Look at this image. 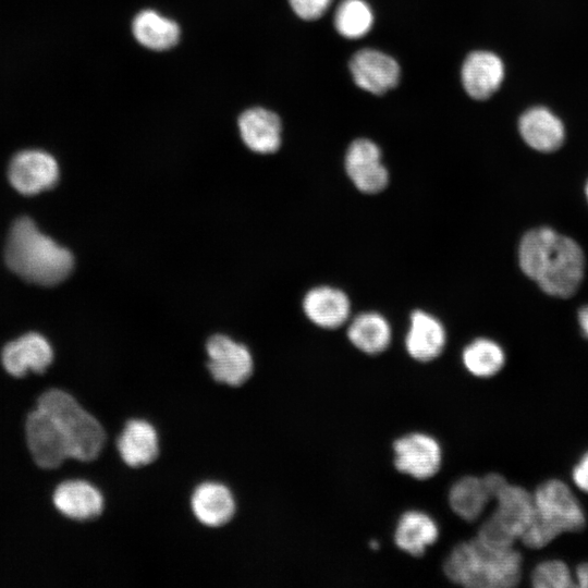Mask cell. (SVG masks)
I'll return each mask as SVG.
<instances>
[{
	"instance_id": "6da1fadb",
	"label": "cell",
	"mask_w": 588,
	"mask_h": 588,
	"mask_svg": "<svg viewBox=\"0 0 588 588\" xmlns=\"http://www.w3.org/2000/svg\"><path fill=\"white\" fill-rule=\"evenodd\" d=\"M523 273L553 297L568 298L579 289L586 259L580 245L552 228L528 230L518 245Z\"/></svg>"
},
{
	"instance_id": "7a4b0ae2",
	"label": "cell",
	"mask_w": 588,
	"mask_h": 588,
	"mask_svg": "<svg viewBox=\"0 0 588 588\" xmlns=\"http://www.w3.org/2000/svg\"><path fill=\"white\" fill-rule=\"evenodd\" d=\"M522 566L514 547H494L475 536L450 549L441 572L450 583L465 588H512L522 579Z\"/></svg>"
},
{
	"instance_id": "3957f363",
	"label": "cell",
	"mask_w": 588,
	"mask_h": 588,
	"mask_svg": "<svg viewBox=\"0 0 588 588\" xmlns=\"http://www.w3.org/2000/svg\"><path fill=\"white\" fill-rule=\"evenodd\" d=\"M5 262L25 281L51 286L69 277L74 259L69 249L42 234L30 218L21 217L10 230Z\"/></svg>"
},
{
	"instance_id": "277c9868",
	"label": "cell",
	"mask_w": 588,
	"mask_h": 588,
	"mask_svg": "<svg viewBox=\"0 0 588 588\" xmlns=\"http://www.w3.org/2000/svg\"><path fill=\"white\" fill-rule=\"evenodd\" d=\"M532 497L534 516L520 538L525 547L541 549L564 532H577L585 528L584 509L562 480L541 482Z\"/></svg>"
},
{
	"instance_id": "5b68a950",
	"label": "cell",
	"mask_w": 588,
	"mask_h": 588,
	"mask_svg": "<svg viewBox=\"0 0 588 588\" xmlns=\"http://www.w3.org/2000/svg\"><path fill=\"white\" fill-rule=\"evenodd\" d=\"M36 406L48 413L62 429L70 458L90 462L98 457L106 442L105 429L73 394L61 388H47L37 396Z\"/></svg>"
},
{
	"instance_id": "8992f818",
	"label": "cell",
	"mask_w": 588,
	"mask_h": 588,
	"mask_svg": "<svg viewBox=\"0 0 588 588\" xmlns=\"http://www.w3.org/2000/svg\"><path fill=\"white\" fill-rule=\"evenodd\" d=\"M492 501L495 502L494 510L481 523L476 537L494 547H514L532 519V493L507 481L495 492Z\"/></svg>"
},
{
	"instance_id": "52a82bcc",
	"label": "cell",
	"mask_w": 588,
	"mask_h": 588,
	"mask_svg": "<svg viewBox=\"0 0 588 588\" xmlns=\"http://www.w3.org/2000/svg\"><path fill=\"white\" fill-rule=\"evenodd\" d=\"M391 452L393 469L419 482L432 479L443 467L444 449L430 432H404L391 442Z\"/></svg>"
},
{
	"instance_id": "ba28073f",
	"label": "cell",
	"mask_w": 588,
	"mask_h": 588,
	"mask_svg": "<svg viewBox=\"0 0 588 588\" xmlns=\"http://www.w3.org/2000/svg\"><path fill=\"white\" fill-rule=\"evenodd\" d=\"M24 441L34 465L42 471L56 470L70 458L66 438L58 422L35 406L24 420Z\"/></svg>"
},
{
	"instance_id": "9c48e42d",
	"label": "cell",
	"mask_w": 588,
	"mask_h": 588,
	"mask_svg": "<svg viewBox=\"0 0 588 588\" xmlns=\"http://www.w3.org/2000/svg\"><path fill=\"white\" fill-rule=\"evenodd\" d=\"M54 353L49 341L37 332L25 333L5 343L0 352V364L4 372L14 379H24L28 373L44 375L51 366Z\"/></svg>"
},
{
	"instance_id": "30bf717a",
	"label": "cell",
	"mask_w": 588,
	"mask_h": 588,
	"mask_svg": "<svg viewBox=\"0 0 588 588\" xmlns=\"http://www.w3.org/2000/svg\"><path fill=\"white\" fill-rule=\"evenodd\" d=\"M8 177L20 194L36 195L54 187L59 180V166L47 151L25 149L11 159Z\"/></svg>"
},
{
	"instance_id": "8fae6325",
	"label": "cell",
	"mask_w": 588,
	"mask_h": 588,
	"mask_svg": "<svg viewBox=\"0 0 588 588\" xmlns=\"http://www.w3.org/2000/svg\"><path fill=\"white\" fill-rule=\"evenodd\" d=\"M207 367L212 378L221 383L238 387L245 383L254 370L249 350L226 335H212L206 345Z\"/></svg>"
},
{
	"instance_id": "7c38bea8",
	"label": "cell",
	"mask_w": 588,
	"mask_h": 588,
	"mask_svg": "<svg viewBox=\"0 0 588 588\" xmlns=\"http://www.w3.org/2000/svg\"><path fill=\"white\" fill-rule=\"evenodd\" d=\"M440 526L427 512L408 509L400 513L392 531L395 548L412 559L422 558L440 539Z\"/></svg>"
},
{
	"instance_id": "4fadbf2b",
	"label": "cell",
	"mask_w": 588,
	"mask_h": 588,
	"mask_svg": "<svg viewBox=\"0 0 588 588\" xmlns=\"http://www.w3.org/2000/svg\"><path fill=\"white\" fill-rule=\"evenodd\" d=\"M345 170L354 185L366 194H377L389 183V173L381 162L380 148L366 138L351 143L345 155Z\"/></svg>"
},
{
	"instance_id": "5bb4252c",
	"label": "cell",
	"mask_w": 588,
	"mask_h": 588,
	"mask_svg": "<svg viewBox=\"0 0 588 588\" xmlns=\"http://www.w3.org/2000/svg\"><path fill=\"white\" fill-rule=\"evenodd\" d=\"M350 70L356 85L375 95L395 87L400 78L397 62L376 49L357 51L350 61Z\"/></svg>"
},
{
	"instance_id": "9a60e30c",
	"label": "cell",
	"mask_w": 588,
	"mask_h": 588,
	"mask_svg": "<svg viewBox=\"0 0 588 588\" xmlns=\"http://www.w3.org/2000/svg\"><path fill=\"white\" fill-rule=\"evenodd\" d=\"M50 501L60 515L77 522L94 519L103 510L100 491L82 479H69L57 485Z\"/></svg>"
},
{
	"instance_id": "2e32d148",
	"label": "cell",
	"mask_w": 588,
	"mask_h": 588,
	"mask_svg": "<svg viewBox=\"0 0 588 588\" xmlns=\"http://www.w3.org/2000/svg\"><path fill=\"white\" fill-rule=\"evenodd\" d=\"M446 345V332L436 317L415 310L409 318L405 338L407 354L418 363H430L440 357Z\"/></svg>"
},
{
	"instance_id": "e0dca14e",
	"label": "cell",
	"mask_w": 588,
	"mask_h": 588,
	"mask_svg": "<svg viewBox=\"0 0 588 588\" xmlns=\"http://www.w3.org/2000/svg\"><path fill=\"white\" fill-rule=\"evenodd\" d=\"M462 84L474 99L483 100L499 89L504 77L502 60L490 51H474L462 66Z\"/></svg>"
},
{
	"instance_id": "ac0fdd59",
	"label": "cell",
	"mask_w": 588,
	"mask_h": 588,
	"mask_svg": "<svg viewBox=\"0 0 588 588\" xmlns=\"http://www.w3.org/2000/svg\"><path fill=\"white\" fill-rule=\"evenodd\" d=\"M303 309L314 324L323 329H336L348 319L351 304L343 291L331 286H317L305 295Z\"/></svg>"
},
{
	"instance_id": "d6986e66",
	"label": "cell",
	"mask_w": 588,
	"mask_h": 588,
	"mask_svg": "<svg viewBox=\"0 0 588 588\" xmlns=\"http://www.w3.org/2000/svg\"><path fill=\"white\" fill-rule=\"evenodd\" d=\"M524 142L532 149L552 152L559 149L565 137L561 120L543 107H535L524 112L518 122Z\"/></svg>"
},
{
	"instance_id": "ffe728a7",
	"label": "cell",
	"mask_w": 588,
	"mask_h": 588,
	"mask_svg": "<svg viewBox=\"0 0 588 588\" xmlns=\"http://www.w3.org/2000/svg\"><path fill=\"white\" fill-rule=\"evenodd\" d=\"M238 128L244 144L253 151L271 154L281 145V121L264 108H252L238 118Z\"/></svg>"
},
{
	"instance_id": "44dd1931",
	"label": "cell",
	"mask_w": 588,
	"mask_h": 588,
	"mask_svg": "<svg viewBox=\"0 0 588 588\" xmlns=\"http://www.w3.org/2000/svg\"><path fill=\"white\" fill-rule=\"evenodd\" d=\"M117 446L122 461L131 467L152 463L159 454V440L155 427L143 419L127 421Z\"/></svg>"
},
{
	"instance_id": "7402d4cb",
	"label": "cell",
	"mask_w": 588,
	"mask_h": 588,
	"mask_svg": "<svg viewBox=\"0 0 588 588\" xmlns=\"http://www.w3.org/2000/svg\"><path fill=\"white\" fill-rule=\"evenodd\" d=\"M446 498L450 511L466 523L478 520L492 501L482 476L470 474L452 482Z\"/></svg>"
},
{
	"instance_id": "603a6c76",
	"label": "cell",
	"mask_w": 588,
	"mask_h": 588,
	"mask_svg": "<svg viewBox=\"0 0 588 588\" xmlns=\"http://www.w3.org/2000/svg\"><path fill=\"white\" fill-rule=\"evenodd\" d=\"M191 509L203 525L220 527L233 517L235 502L231 491L224 485L204 482L194 490Z\"/></svg>"
},
{
	"instance_id": "cb8c5ba5",
	"label": "cell",
	"mask_w": 588,
	"mask_h": 588,
	"mask_svg": "<svg viewBox=\"0 0 588 588\" xmlns=\"http://www.w3.org/2000/svg\"><path fill=\"white\" fill-rule=\"evenodd\" d=\"M351 344L366 355H379L388 350L392 331L388 320L378 313H364L354 318L347 329Z\"/></svg>"
},
{
	"instance_id": "d4e9b609",
	"label": "cell",
	"mask_w": 588,
	"mask_h": 588,
	"mask_svg": "<svg viewBox=\"0 0 588 588\" xmlns=\"http://www.w3.org/2000/svg\"><path fill=\"white\" fill-rule=\"evenodd\" d=\"M132 30L135 39L151 50H167L180 38L179 25L154 10L140 11L134 19Z\"/></svg>"
},
{
	"instance_id": "484cf974",
	"label": "cell",
	"mask_w": 588,
	"mask_h": 588,
	"mask_svg": "<svg viewBox=\"0 0 588 588\" xmlns=\"http://www.w3.org/2000/svg\"><path fill=\"white\" fill-rule=\"evenodd\" d=\"M462 363L471 376L488 379L502 370L505 364V353L501 345L493 340L477 338L464 347Z\"/></svg>"
},
{
	"instance_id": "4316f807",
	"label": "cell",
	"mask_w": 588,
	"mask_h": 588,
	"mask_svg": "<svg viewBox=\"0 0 588 588\" xmlns=\"http://www.w3.org/2000/svg\"><path fill=\"white\" fill-rule=\"evenodd\" d=\"M371 8L364 0H343L334 14V26L339 34L348 39L365 36L372 26Z\"/></svg>"
},
{
	"instance_id": "83f0119b",
	"label": "cell",
	"mask_w": 588,
	"mask_h": 588,
	"mask_svg": "<svg viewBox=\"0 0 588 588\" xmlns=\"http://www.w3.org/2000/svg\"><path fill=\"white\" fill-rule=\"evenodd\" d=\"M535 588H572L576 587L574 575L565 562L548 560L539 563L531 573Z\"/></svg>"
},
{
	"instance_id": "f1b7e54d",
	"label": "cell",
	"mask_w": 588,
	"mask_h": 588,
	"mask_svg": "<svg viewBox=\"0 0 588 588\" xmlns=\"http://www.w3.org/2000/svg\"><path fill=\"white\" fill-rule=\"evenodd\" d=\"M291 8L301 19H319L329 9L332 0H289Z\"/></svg>"
},
{
	"instance_id": "f546056e",
	"label": "cell",
	"mask_w": 588,
	"mask_h": 588,
	"mask_svg": "<svg viewBox=\"0 0 588 588\" xmlns=\"http://www.w3.org/2000/svg\"><path fill=\"white\" fill-rule=\"evenodd\" d=\"M572 478L579 490L588 493V451L573 468Z\"/></svg>"
},
{
	"instance_id": "4dcf8cb0",
	"label": "cell",
	"mask_w": 588,
	"mask_h": 588,
	"mask_svg": "<svg viewBox=\"0 0 588 588\" xmlns=\"http://www.w3.org/2000/svg\"><path fill=\"white\" fill-rule=\"evenodd\" d=\"M576 586L588 588V562L580 563L574 574Z\"/></svg>"
},
{
	"instance_id": "1f68e13d",
	"label": "cell",
	"mask_w": 588,
	"mask_h": 588,
	"mask_svg": "<svg viewBox=\"0 0 588 588\" xmlns=\"http://www.w3.org/2000/svg\"><path fill=\"white\" fill-rule=\"evenodd\" d=\"M577 319L583 334L588 339V305L578 309Z\"/></svg>"
},
{
	"instance_id": "d6a6232c",
	"label": "cell",
	"mask_w": 588,
	"mask_h": 588,
	"mask_svg": "<svg viewBox=\"0 0 588 588\" xmlns=\"http://www.w3.org/2000/svg\"><path fill=\"white\" fill-rule=\"evenodd\" d=\"M585 194H586V197H587V200H588V180H587V183L585 185Z\"/></svg>"
}]
</instances>
